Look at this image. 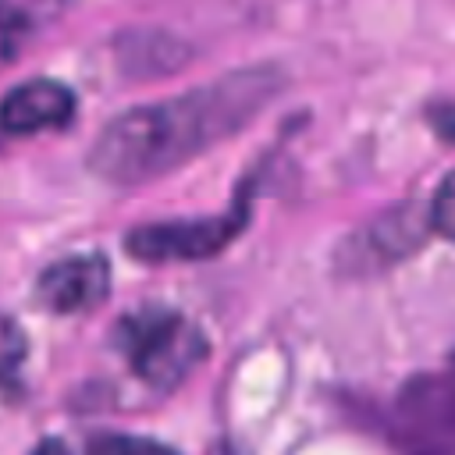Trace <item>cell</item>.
Listing matches in <instances>:
<instances>
[{"label":"cell","instance_id":"obj_6","mask_svg":"<svg viewBox=\"0 0 455 455\" xmlns=\"http://www.w3.org/2000/svg\"><path fill=\"white\" fill-rule=\"evenodd\" d=\"M75 114V92L53 78H32L14 85L0 100V132L32 135L46 128H64Z\"/></svg>","mask_w":455,"mask_h":455},{"label":"cell","instance_id":"obj_2","mask_svg":"<svg viewBox=\"0 0 455 455\" xmlns=\"http://www.w3.org/2000/svg\"><path fill=\"white\" fill-rule=\"evenodd\" d=\"M117 345L128 355L135 377L156 391H174L203 359V331L174 309H139L121 320Z\"/></svg>","mask_w":455,"mask_h":455},{"label":"cell","instance_id":"obj_4","mask_svg":"<svg viewBox=\"0 0 455 455\" xmlns=\"http://www.w3.org/2000/svg\"><path fill=\"white\" fill-rule=\"evenodd\" d=\"M395 409L412 444L455 448V363L412 377L398 391Z\"/></svg>","mask_w":455,"mask_h":455},{"label":"cell","instance_id":"obj_8","mask_svg":"<svg viewBox=\"0 0 455 455\" xmlns=\"http://www.w3.org/2000/svg\"><path fill=\"white\" fill-rule=\"evenodd\" d=\"M25 355H28L25 331L11 316H0V384L14 380V373L25 363Z\"/></svg>","mask_w":455,"mask_h":455},{"label":"cell","instance_id":"obj_11","mask_svg":"<svg viewBox=\"0 0 455 455\" xmlns=\"http://www.w3.org/2000/svg\"><path fill=\"white\" fill-rule=\"evenodd\" d=\"M430 124H434V132L437 135H444V139H451L455 142V103H441V107H430Z\"/></svg>","mask_w":455,"mask_h":455},{"label":"cell","instance_id":"obj_5","mask_svg":"<svg viewBox=\"0 0 455 455\" xmlns=\"http://www.w3.org/2000/svg\"><path fill=\"white\" fill-rule=\"evenodd\" d=\"M110 291V267L100 252H78L68 259H57L53 267L43 270L36 284V299L60 316L96 309Z\"/></svg>","mask_w":455,"mask_h":455},{"label":"cell","instance_id":"obj_10","mask_svg":"<svg viewBox=\"0 0 455 455\" xmlns=\"http://www.w3.org/2000/svg\"><path fill=\"white\" fill-rule=\"evenodd\" d=\"M430 228L455 242V171L437 185L434 203H430Z\"/></svg>","mask_w":455,"mask_h":455},{"label":"cell","instance_id":"obj_7","mask_svg":"<svg viewBox=\"0 0 455 455\" xmlns=\"http://www.w3.org/2000/svg\"><path fill=\"white\" fill-rule=\"evenodd\" d=\"M427 224H430V213L423 217L416 206H402V210L380 217L366 231V242H370V249H373L377 259H402L405 252H412L423 242Z\"/></svg>","mask_w":455,"mask_h":455},{"label":"cell","instance_id":"obj_1","mask_svg":"<svg viewBox=\"0 0 455 455\" xmlns=\"http://www.w3.org/2000/svg\"><path fill=\"white\" fill-rule=\"evenodd\" d=\"M277 85L281 75L274 68H245L185 96L135 107L100 132L89 167L114 185L160 178L238 132L277 92Z\"/></svg>","mask_w":455,"mask_h":455},{"label":"cell","instance_id":"obj_3","mask_svg":"<svg viewBox=\"0 0 455 455\" xmlns=\"http://www.w3.org/2000/svg\"><path fill=\"white\" fill-rule=\"evenodd\" d=\"M249 188H238L235 206L213 217H188V220H164V224H139L128 231L124 249L146 263H185V259H210L217 256L249 220Z\"/></svg>","mask_w":455,"mask_h":455},{"label":"cell","instance_id":"obj_9","mask_svg":"<svg viewBox=\"0 0 455 455\" xmlns=\"http://www.w3.org/2000/svg\"><path fill=\"white\" fill-rule=\"evenodd\" d=\"M28 14L21 7H14L11 0H0V60H11L21 43L28 39Z\"/></svg>","mask_w":455,"mask_h":455}]
</instances>
